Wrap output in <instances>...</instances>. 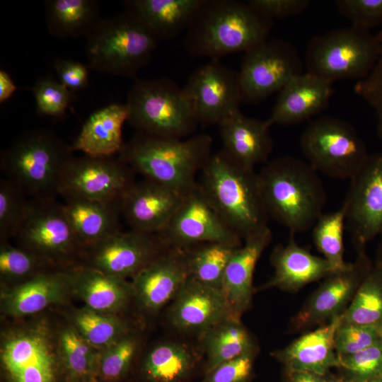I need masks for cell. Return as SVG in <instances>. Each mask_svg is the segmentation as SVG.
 Masks as SVG:
<instances>
[{"instance_id": "484cf974", "label": "cell", "mask_w": 382, "mask_h": 382, "mask_svg": "<svg viewBox=\"0 0 382 382\" xmlns=\"http://www.w3.org/2000/svg\"><path fill=\"white\" fill-rule=\"evenodd\" d=\"M71 294L84 306L103 313L117 315L135 299L132 282L81 265L70 270Z\"/></svg>"}, {"instance_id": "e575fe53", "label": "cell", "mask_w": 382, "mask_h": 382, "mask_svg": "<svg viewBox=\"0 0 382 382\" xmlns=\"http://www.w3.org/2000/svg\"><path fill=\"white\" fill-rule=\"evenodd\" d=\"M195 361L194 353L186 345L162 343L147 353L141 373L147 382H181L191 372Z\"/></svg>"}, {"instance_id": "11a10c76", "label": "cell", "mask_w": 382, "mask_h": 382, "mask_svg": "<svg viewBox=\"0 0 382 382\" xmlns=\"http://www.w3.org/2000/svg\"><path fill=\"white\" fill-rule=\"evenodd\" d=\"M381 236H382V234H381ZM376 264H378L379 265H381L382 267V237H381V246H380L379 255H378V258Z\"/></svg>"}, {"instance_id": "b9f144b4", "label": "cell", "mask_w": 382, "mask_h": 382, "mask_svg": "<svg viewBox=\"0 0 382 382\" xmlns=\"http://www.w3.org/2000/svg\"><path fill=\"white\" fill-rule=\"evenodd\" d=\"M30 199L8 180H0V241L16 238L28 215Z\"/></svg>"}, {"instance_id": "ac0fdd59", "label": "cell", "mask_w": 382, "mask_h": 382, "mask_svg": "<svg viewBox=\"0 0 382 382\" xmlns=\"http://www.w3.org/2000/svg\"><path fill=\"white\" fill-rule=\"evenodd\" d=\"M372 266L361 250L348 269L326 277L294 318V328L306 329L341 316Z\"/></svg>"}, {"instance_id": "9c48e42d", "label": "cell", "mask_w": 382, "mask_h": 382, "mask_svg": "<svg viewBox=\"0 0 382 382\" xmlns=\"http://www.w3.org/2000/svg\"><path fill=\"white\" fill-rule=\"evenodd\" d=\"M300 148L315 170L339 180H350L369 155L354 127L330 115L308 125L300 137Z\"/></svg>"}, {"instance_id": "7bdbcfd3", "label": "cell", "mask_w": 382, "mask_h": 382, "mask_svg": "<svg viewBox=\"0 0 382 382\" xmlns=\"http://www.w3.org/2000/svg\"><path fill=\"white\" fill-rule=\"evenodd\" d=\"M32 90L37 112L52 117H63L73 99V93L50 76L37 79Z\"/></svg>"}, {"instance_id": "681fc988", "label": "cell", "mask_w": 382, "mask_h": 382, "mask_svg": "<svg viewBox=\"0 0 382 382\" xmlns=\"http://www.w3.org/2000/svg\"><path fill=\"white\" fill-rule=\"evenodd\" d=\"M248 3L255 11L272 21L299 15L311 4L308 0H249Z\"/></svg>"}, {"instance_id": "f907efd6", "label": "cell", "mask_w": 382, "mask_h": 382, "mask_svg": "<svg viewBox=\"0 0 382 382\" xmlns=\"http://www.w3.org/2000/svg\"><path fill=\"white\" fill-rule=\"evenodd\" d=\"M59 82L72 93L85 88L88 83V67L70 59H57L54 63Z\"/></svg>"}, {"instance_id": "6f0895ef", "label": "cell", "mask_w": 382, "mask_h": 382, "mask_svg": "<svg viewBox=\"0 0 382 382\" xmlns=\"http://www.w3.org/2000/svg\"><path fill=\"white\" fill-rule=\"evenodd\" d=\"M81 382H100L99 380L97 378H93L87 381H81Z\"/></svg>"}, {"instance_id": "2e32d148", "label": "cell", "mask_w": 382, "mask_h": 382, "mask_svg": "<svg viewBox=\"0 0 382 382\" xmlns=\"http://www.w3.org/2000/svg\"><path fill=\"white\" fill-rule=\"evenodd\" d=\"M183 89L202 126L219 125L240 110L243 101L238 71L219 60H211L195 69Z\"/></svg>"}, {"instance_id": "7a4b0ae2", "label": "cell", "mask_w": 382, "mask_h": 382, "mask_svg": "<svg viewBox=\"0 0 382 382\" xmlns=\"http://www.w3.org/2000/svg\"><path fill=\"white\" fill-rule=\"evenodd\" d=\"M273 25L272 20L248 1L203 0L186 30L183 44L193 56L219 60L268 39Z\"/></svg>"}, {"instance_id": "836d02e7", "label": "cell", "mask_w": 382, "mask_h": 382, "mask_svg": "<svg viewBox=\"0 0 382 382\" xmlns=\"http://www.w3.org/2000/svg\"><path fill=\"white\" fill-rule=\"evenodd\" d=\"M56 344L65 382L96 378L100 351L88 343L71 323L61 328Z\"/></svg>"}, {"instance_id": "ab89813d", "label": "cell", "mask_w": 382, "mask_h": 382, "mask_svg": "<svg viewBox=\"0 0 382 382\" xmlns=\"http://www.w3.org/2000/svg\"><path fill=\"white\" fill-rule=\"evenodd\" d=\"M57 270H61L27 249L8 241L1 243L0 276L4 284L13 286L39 274Z\"/></svg>"}, {"instance_id": "816d5d0a", "label": "cell", "mask_w": 382, "mask_h": 382, "mask_svg": "<svg viewBox=\"0 0 382 382\" xmlns=\"http://www.w3.org/2000/svg\"><path fill=\"white\" fill-rule=\"evenodd\" d=\"M17 86L14 84L10 75L4 70L0 71V102L8 100L16 91Z\"/></svg>"}, {"instance_id": "5b68a950", "label": "cell", "mask_w": 382, "mask_h": 382, "mask_svg": "<svg viewBox=\"0 0 382 382\" xmlns=\"http://www.w3.org/2000/svg\"><path fill=\"white\" fill-rule=\"evenodd\" d=\"M74 157L71 145L52 130H28L1 152L4 178L29 199H55L62 173Z\"/></svg>"}, {"instance_id": "d6a6232c", "label": "cell", "mask_w": 382, "mask_h": 382, "mask_svg": "<svg viewBox=\"0 0 382 382\" xmlns=\"http://www.w3.org/2000/svg\"><path fill=\"white\" fill-rule=\"evenodd\" d=\"M201 335L207 358L205 374L224 362L255 351L253 340L241 319L228 318Z\"/></svg>"}, {"instance_id": "f6af8a7d", "label": "cell", "mask_w": 382, "mask_h": 382, "mask_svg": "<svg viewBox=\"0 0 382 382\" xmlns=\"http://www.w3.org/2000/svg\"><path fill=\"white\" fill-rule=\"evenodd\" d=\"M376 36L379 45L377 61L369 74L358 81L354 89L375 111L377 134L382 141V29Z\"/></svg>"}, {"instance_id": "52a82bcc", "label": "cell", "mask_w": 382, "mask_h": 382, "mask_svg": "<svg viewBox=\"0 0 382 382\" xmlns=\"http://www.w3.org/2000/svg\"><path fill=\"white\" fill-rule=\"evenodd\" d=\"M125 104L127 122L137 132L184 139L199 125L183 88L168 78L136 79Z\"/></svg>"}, {"instance_id": "60d3db41", "label": "cell", "mask_w": 382, "mask_h": 382, "mask_svg": "<svg viewBox=\"0 0 382 382\" xmlns=\"http://www.w3.org/2000/svg\"><path fill=\"white\" fill-rule=\"evenodd\" d=\"M138 349L131 332L100 351L96 378L100 382H121L127 376Z\"/></svg>"}, {"instance_id": "30bf717a", "label": "cell", "mask_w": 382, "mask_h": 382, "mask_svg": "<svg viewBox=\"0 0 382 382\" xmlns=\"http://www.w3.org/2000/svg\"><path fill=\"white\" fill-rule=\"evenodd\" d=\"M0 366L1 382H65L56 340L42 323L3 334Z\"/></svg>"}, {"instance_id": "ee69618b", "label": "cell", "mask_w": 382, "mask_h": 382, "mask_svg": "<svg viewBox=\"0 0 382 382\" xmlns=\"http://www.w3.org/2000/svg\"><path fill=\"white\" fill-rule=\"evenodd\" d=\"M381 340L382 324L340 323L335 335V350L337 357H344L369 347Z\"/></svg>"}, {"instance_id": "44dd1931", "label": "cell", "mask_w": 382, "mask_h": 382, "mask_svg": "<svg viewBox=\"0 0 382 382\" xmlns=\"http://www.w3.org/2000/svg\"><path fill=\"white\" fill-rule=\"evenodd\" d=\"M183 196L144 178L134 182L122 198V216L130 229L156 234L170 219Z\"/></svg>"}, {"instance_id": "d4e9b609", "label": "cell", "mask_w": 382, "mask_h": 382, "mask_svg": "<svg viewBox=\"0 0 382 382\" xmlns=\"http://www.w3.org/2000/svg\"><path fill=\"white\" fill-rule=\"evenodd\" d=\"M272 238V231L268 226L250 236L235 250L227 265L221 291L233 316L237 319H241L251 305L254 270Z\"/></svg>"}, {"instance_id": "74e56055", "label": "cell", "mask_w": 382, "mask_h": 382, "mask_svg": "<svg viewBox=\"0 0 382 382\" xmlns=\"http://www.w3.org/2000/svg\"><path fill=\"white\" fill-rule=\"evenodd\" d=\"M237 248L225 243H207L186 249L190 277L221 290L226 268Z\"/></svg>"}, {"instance_id": "4fadbf2b", "label": "cell", "mask_w": 382, "mask_h": 382, "mask_svg": "<svg viewBox=\"0 0 382 382\" xmlns=\"http://www.w3.org/2000/svg\"><path fill=\"white\" fill-rule=\"evenodd\" d=\"M134 172L117 155L73 157L66 165L58 194L64 201H120L134 183Z\"/></svg>"}, {"instance_id": "f5cc1de1", "label": "cell", "mask_w": 382, "mask_h": 382, "mask_svg": "<svg viewBox=\"0 0 382 382\" xmlns=\"http://www.w3.org/2000/svg\"><path fill=\"white\" fill-rule=\"evenodd\" d=\"M288 382H325L323 376L313 373L299 371L288 370Z\"/></svg>"}, {"instance_id": "277c9868", "label": "cell", "mask_w": 382, "mask_h": 382, "mask_svg": "<svg viewBox=\"0 0 382 382\" xmlns=\"http://www.w3.org/2000/svg\"><path fill=\"white\" fill-rule=\"evenodd\" d=\"M197 185L224 223L242 240L267 226L255 170L245 168L221 151L212 154L199 174Z\"/></svg>"}, {"instance_id": "ffe728a7", "label": "cell", "mask_w": 382, "mask_h": 382, "mask_svg": "<svg viewBox=\"0 0 382 382\" xmlns=\"http://www.w3.org/2000/svg\"><path fill=\"white\" fill-rule=\"evenodd\" d=\"M168 318L177 329L202 335L216 324L234 317L221 289L190 277L173 300Z\"/></svg>"}, {"instance_id": "4316f807", "label": "cell", "mask_w": 382, "mask_h": 382, "mask_svg": "<svg viewBox=\"0 0 382 382\" xmlns=\"http://www.w3.org/2000/svg\"><path fill=\"white\" fill-rule=\"evenodd\" d=\"M270 260L274 272L260 289L277 287L295 291L333 273L328 260L299 245L292 233L286 244L274 248Z\"/></svg>"}, {"instance_id": "4dcf8cb0", "label": "cell", "mask_w": 382, "mask_h": 382, "mask_svg": "<svg viewBox=\"0 0 382 382\" xmlns=\"http://www.w3.org/2000/svg\"><path fill=\"white\" fill-rule=\"evenodd\" d=\"M203 0H127L134 14L160 40L174 38L187 29Z\"/></svg>"}, {"instance_id": "7402d4cb", "label": "cell", "mask_w": 382, "mask_h": 382, "mask_svg": "<svg viewBox=\"0 0 382 382\" xmlns=\"http://www.w3.org/2000/svg\"><path fill=\"white\" fill-rule=\"evenodd\" d=\"M332 84L308 72L294 76L279 92L267 122L295 125L320 113L328 105Z\"/></svg>"}, {"instance_id": "8992f818", "label": "cell", "mask_w": 382, "mask_h": 382, "mask_svg": "<svg viewBox=\"0 0 382 382\" xmlns=\"http://www.w3.org/2000/svg\"><path fill=\"white\" fill-rule=\"evenodd\" d=\"M86 38L89 69L135 79L151 60L159 41L141 20L125 9L102 18Z\"/></svg>"}, {"instance_id": "83f0119b", "label": "cell", "mask_w": 382, "mask_h": 382, "mask_svg": "<svg viewBox=\"0 0 382 382\" xmlns=\"http://www.w3.org/2000/svg\"><path fill=\"white\" fill-rule=\"evenodd\" d=\"M342 315L328 324L300 337L274 356L287 370H299L323 376L329 369L340 366L335 350V335Z\"/></svg>"}, {"instance_id": "680465c9", "label": "cell", "mask_w": 382, "mask_h": 382, "mask_svg": "<svg viewBox=\"0 0 382 382\" xmlns=\"http://www.w3.org/2000/svg\"><path fill=\"white\" fill-rule=\"evenodd\" d=\"M380 375L382 376V362H381V366L380 370Z\"/></svg>"}, {"instance_id": "9f6ffc18", "label": "cell", "mask_w": 382, "mask_h": 382, "mask_svg": "<svg viewBox=\"0 0 382 382\" xmlns=\"http://www.w3.org/2000/svg\"><path fill=\"white\" fill-rule=\"evenodd\" d=\"M325 382H346L342 379H337V378H334V379H330V380H328V381H326Z\"/></svg>"}, {"instance_id": "ba28073f", "label": "cell", "mask_w": 382, "mask_h": 382, "mask_svg": "<svg viewBox=\"0 0 382 382\" xmlns=\"http://www.w3.org/2000/svg\"><path fill=\"white\" fill-rule=\"evenodd\" d=\"M379 53L377 37L370 30L351 25L317 35L305 54L306 72L333 83L366 77Z\"/></svg>"}, {"instance_id": "8d00e7d4", "label": "cell", "mask_w": 382, "mask_h": 382, "mask_svg": "<svg viewBox=\"0 0 382 382\" xmlns=\"http://www.w3.org/2000/svg\"><path fill=\"white\" fill-rule=\"evenodd\" d=\"M342 323L382 324V267L372 266L345 311Z\"/></svg>"}, {"instance_id": "cb8c5ba5", "label": "cell", "mask_w": 382, "mask_h": 382, "mask_svg": "<svg viewBox=\"0 0 382 382\" xmlns=\"http://www.w3.org/2000/svg\"><path fill=\"white\" fill-rule=\"evenodd\" d=\"M218 126L221 151L232 161L250 170L268 161L273 141L267 120L249 117L238 110Z\"/></svg>"}, {"instance_id": "db71d44e", "label": "cell", "mask_w": 382, "mask_h": 382, "mask_svg": "<svg viewBox=\"0 0 382 382\" xmlns=\"http://www.w3.org/2000/svg\"><path fill=\"white\" fill-rule=\"evenodd\" d=\"M357 382H382V376L376 375L367 378L359 379Z\"/></svg>"}, {"instance_id": "f35d334b", "label": "cell", "mask_w": 382, "mask_h": 382, "mask_svg": "<svg viewBox=\"0 0 382 382\" xmlns=\"http://www.w3.org/2000/svg\"><path fill=\"white\" fill-rule=\"evenodd\" d=\"M345 216L342 208L323 214L312 228V237L317 249L330 263L333 273L346 270L350 266L344 260L343 234Z\"/></svg>"}, {"instance_id": "7dc6e473", "label": "cell", "mask_w": 382, "mask_h": 382, "mask_svg": "<svg viewBox=\"0 0 382 382\" xmlns=\"http://www.w3.org/2000/svg\"><path fill=\"white\" fill-rule=\"evenodd\" d=\"M340 366L358 379L380 375L382 362V340L354 354L337 357Z\"/></svg>"}, {"instance_id": "f546056e", "label": "cell", "mask_w": 382, "mask_h": 382, "mask_svg": "<svg viewBox=\"0 0 382 382\" xmlns=\"http://www.w3.org/2000/svg\"><path fill=\"white\" fill-rule=\"evenodd\" d=\"M121 200L70 199L62 204L75 233L86 250L122 231Z\"/></svg>"}, {"instance_id": "f1b7e54d", "label": "cell", "mask_w": 382, "mask_h": 382, "mask_svg": "<svg viewBox=\"0 0 382 382\" xmlns=\"http://www.w3.org/2000/svg\"><path fill=\"white\" fill-rule=\"evenodd\" d=\"M127 117L126 104L111 103L96 110L71 145L72 151L96 157L117 156L125 144L122 127Z\"/></svg>"}, {"instance_id": "6da1fadb", "label": "cell", "mask_w": 382, "mask_h": 382, "mask_svg": "<svg viewBox=\"0 0 382 382\" xmlns=\"http://www.w3.org/2000/svg\"><path fill=\"white\" fill-rule=\"evenodd\" d=\"M267 215L290 233L313 228L327 201L323 183L307 162L286 156L267 161L257 173Z\"/></svg>"}, {"instance_id": "bcb514c9", "label": "cell", "mask_w": 382, "mask_h": 382, "mask_svg": "<svg viewBox=\"0 0 382 382\" xmlns=\"http://www.w3.org/2000/svg\"><path fill=\"white\" fill-rule=\"evenodd\" d=\"M335 4L353 25L370 30L382 24V0H337Z\"/></svg>"}, {"instance_id": "603a6c76", "label": "cell", "mask_w": 382, "mask_h": 382, "mask_svg": "<svg viewBox=\"0 0 382 382\" xmlns=\"http://www.w3.org/2000/svg\"><path fill=\"white\" fill-rule=\"evenodd\" d=\"M71 293L70 270L41 273L4 288L1 311L13 318L33 315L51 305L62 303Z\"/></svg>"}, {"instance_id": "c3c4849f", "label": "cell", "mask_w": 382, "mask_h": 382, "mask_svg": "<svg viewBox=\"0 0 382 382\" xmlns=\"http://www.w3.org/2000/svg\"><path fill=\"white\" fill-rule=\"evenodd\" d=\"M254 353H248L224 362L205 374L202 382H247Z\"/></svg>"}, {"instance_id": "9a60e30c", "label": "cell", "mask_w": 382, "mask_h": 382, "mask_svg": "<svg viewBox=\"0 0 382 382\" xmlns=\"http://www.w3.org/2000/svg\"><path fill=\"white\" fill-rule=\"evenodd\" d=\"M345 225L357 251L382 234V153L369 154L350 179L343 202Z\"/></svg>"}, {"instance_id": "1f68e13d", "label": "cell", "mask_w": 382, "mask_h": 382, "mask_svg": "<svg viewBox=\"0 0 382 382\" xmlns=\"http://www.w3.org/2000/svg\"><path fill=\"white\" fill-rule=\"evenodd\" d=\"M49 33L60 40L87 37L102 20L96 0L45 1Z\"/></svg>"}, {"instance_id": "e0dca14e", "label": "cell", "mask_w": 382, "mask_h": 382, "mask_svg": "<svg viewBox=\"0 0 382 382\" xmlns=\"http://www.w3.org/2000/svg\"><path fill=\"white\" fill-rule=\"evenodd\" d=\"M169 248L157 234L120 231L87 248L82 265L132 278Z\"/></svg>"}, {"instance_id": "5bb4252c", "label": "cell", "mask_w": 382, "mask_h": 382, "mask_svg": "<svg viewBox=\"0 0 382 382\" xmlns=\"http://www.w3.org/2000/svg\"><path fill=\"white\" fill-rule=\"evenodd\" d=\"M156 234L168 247L181 249L207 243L242 245V239L221 219L197 185L183 196L170 219Z\"/></svg>"}, {"instance_id": "d6986e66", "label": "cell", "mask_w": 382, "mask_h": 382, "mask_svg": "<svg viewBox=\"0 0 382 382\" xmlns=\"http://www.w3.org/2000/svg\"><path fill=\"white\" fill-rule=\"evenodd\" d=\"M189 277L187 250L169 248L132 278L135 299L145 311L156 312L175 299Z\"/></svg>"}, {"instance_id": "d590c367", "label": "cell", "mask_w": 382, "mask_h": 382, "mask_svg": "<svg viewBox=\"0 0 382 382\" xmlns=\"http://www.w3.org/2000/svg\"><path fill=\"white\" fill-rule=\"evenodd\" d=\"M71 324L98 351L130 333L127 323L117 315L97 312L85 306L72 313Z\"/></svg>"}, {"instance_id": "7c38bea8", "label": "cell", "mask_w": 382, "mask_h": 382, "mask_svg": "<svg viewBox=\"0 0 382 382\" xmlns=\"http://www.w3.org/2000/svg\"><path fill=\"white\" fill-rule=\"evenodd\" d=\"M296 47L280 38H268L243 52L238 73L243 101L260 102L302 74Z\"/></svg>"}, {"instance_id": "3957f363", "label": "cell", "mask_w": 382, "mask_h": 382, "mask_svg": "<svg viewBox=\"0 0 382 382\" xmlns=\"http://www.w3.org/2000/svg\"><path fill=\"white\" fill-rule=\"evenodd\" d=\"M212 144L207 134L180 139L137 132L118 156L134 173L185 195L197 186Z\"/></svg>"}, {"instance_id": "8fae6325", "label": "cell", "mask_w": 382, "mask_h": 382, "mask_svg": "<svg viewBox=\"0 0 382 382\" xmlns=\"http://www.w3.org/2000/svg\"><path fill=\"white\" fill-rule=\"evenodd\" d=\"M27 249L61 270L79 265L86 248L79 240L64 209L55 199H30L28 215L15 238Z\"/></svg>"}]
</instances>
